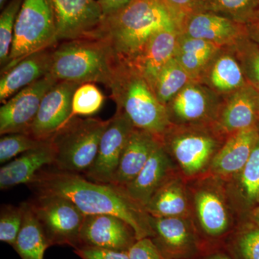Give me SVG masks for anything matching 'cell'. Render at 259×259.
<instances>
[{
	"mask_svg": "<svg viewBox=\"0 0 259 259\" xmlns=\"http://www.w3.org/2000/svg\"><path fill=\"white\" fill-rule=\"evenodd\" d=\"M105 96L95 83L80 84L72 98V117H90L101 110Z\"/></svg>",
	"mask_w": 259,
	"mask_h": 259,
	"instance_id": "1f68e13d",
	"label": "cell"
},
{
	"mask_svg": "<svg viewBox=\"0 0 259 259\" xmlns=\"http://www.w3.org/2000/svg\"><path fill=\"white\" fill-rule=\"evenodd\" d=\"M24 202L20 206L4 204L0 211V241L12 246L15 241L23 222Z\"/></svg>",
	"mask_w": 259,
	"mask_h": 259,
	"instance_id": "e575fe53",
	"label": "cell"
},
{
	"mask_svg": "<svg viewBox=\"0 0 259 259\" xmlns=\"http://www.w3.org/2000/svg\"><path fill=\"white\" fill-rule=\"evenodd\" d=\"M166 2L178 15L181 23L185 16L197 11L199 0H166Z\"/></svg>",
	"mask_w": 259,
	"mask_h": 259,
	"instance_id": "ab89813d",
	"label": "cell"
},
{
	"mask_svg": "<svg viewBox=\"0 0 259 259\" xmlns=\"http://www.w3.org/2000/svg\"><path fill=\"white\" fill-rule=\"evenodd\" d=\"M182 218L151 216V239L163 258L190 259L198 253L197 237Z\"/></svg>",
	"mask_w": 259,
	"mask_h": 259,
	"instance_id": "e0dca14e",
	"label": "cell"
},
{
	"mask_svg": "<svg viewBox=\"0 0 259 259\" xmlns=\"http://www.w3.org/2000/svg\"><path fill=\"white\" fill-rule=\"evenodd\" d=\"M28 185L35 193L69 199L85 215L111 214L121 218L134 229L137 240L153 236L151 216L118 186L97 183L79 174L57 169H42Z\"/></svg>",
	"mask_w": 259,
	"mask_h": 259,
	"instance_id": "6da1fadb",
	"label": "cell"
},
{
	"mask_svg": "<svg viewBox=\"0 0 259 259\" xmlns=\"http://www.w3.org/2000/svg\"><path fill=\"white\" fill-rule=\"evenodd\" d=\"M193 79L175 58L158 75L153 90L158 101L166 105Z\"/></svg>",
	"mask_w": 259,
	"mask_h": 259,
	"instance_id": "f1b7e54d",
	"label": "cell"
},
{
	"mask_svg": "<svg viewBox=\"0 0 259 259\" xmlns=\"http://www.w3.org/2000/svg\"><path fill=\"white\" fill-rule=\"evenodd\" d=\"M110 120L74 117L51 138L55 150L53 166L59 171H87L96 158L100 140Z\"/></svg>",
	"mask_w": 259,
	"mask_h": 259,
	"instance_id": "5b68a950",
	"label": "cell"
},
{
	"mask_svg": "<svg viewBox=\"0 0 259 259\" xmlns=\"http://www.w3.org/2000/svg\"><path fill=\"white\" fill-rule=\"evenodd\" d=\"M258 92L250 84L224 96L214 122L216 134L231 136L242 130L258 125Z\"/></svg>",
	"mask_w": 259,
	"mask_h": 259,
	"instance_id": "2e32d148",
	"label": "cell"
},
{
	"mask_svg": "<svg viewBox=\"0 0 259 259\" xmlns=\"http://www.w3.org/2000/svg\"><path fill=\"white\" fill-rule=\"evenodd\" d=\"M163 259H177V258H163Z\"/></svg>",
	"mask_w": 259,
	"mask_h": 259,
	"instance_id": "c3c4849f",
	"label": "cell"
},
{
	"mask_svg": "<svg viewBox=\"0 0 259 259\" xmlns=\"http://www.w3.org/2000/svg\"><path fill=\"white\" fill-rule=\"evenodd\" d=\"M8 1V0H0V8H1L2 10H3V8H5V4H6Z\"/></svg>",
	"mask_w": 259,
	"mask_h": 259,
	"instance_id": "f6af8a7d",
	"label": "cell"
},
{
	"mask_svg": "<svg viewBox=\"0 0 259 259\" xmlns=\"http://www.w3.org/2000/svg\"><path fill=\"white\" fill-rule=\"evenodd\" d=\"M201 82L221 96L231 95L248 84L241 65L228 48L212 61Z\"/></svg>",
	"mask_w": 259,
	"mask_h": 259,
	"instance_id": "d4e9b609",
	"label": "cell"
},
{
	"mask_svg": "<svg viewBox=\"0 0 259 259\" xmlns=\"http://www.w3.org/2000/svg\"><path fill=\"white\" fill-rule=\"evenodd\" d=\"M51 246H80L83 214L69 199L53 194L35 193L28 202Z\"/></svg>",
	"mask_w": 259,
	"mask_h": 259,
	"instance_id": "52a82bcc",
	"label": "cell"
},
{
	"mask_svg": "<svg viewBox=\"0 0 259 259\" xmlns=\"http://www.w3.org/2000/svg\"><path fill=\"white\" fill-rule=\"evenodd\" d=\"M179 34L180 30L177 28L156 32L148 39L138 55L127 62L147 80L152 89L161 70L175 57Z\"/></svg>",
	"mask_w": 259,
	"mask_h": 259,
	"instance_id": "ac0fdd59",
	"label": "cell"
},
{
	"mask_svg": "<svg viewBox=\"0 0 259 259\" xmlns=\"http://www.w3.org/2000/svg\"><path fill=\"white\" fill-rule=\"evenodd\" d=\"M258 9L259 0H199L195 13L211 12L249 25Z\"/></svg>",
	"mask_w": 259,
	"mask_h": 259,
	"instance_id": "f546056e",
	"label": "cell"
},
{
	"mask_svg": "<svg viewBox=\"0 0 259 259\" xmlns=\"http://www.w3.org/2000/svg\"><path fill=\"white\" fill-rule=\"evenodd\" d=\"M117 62L104 39L66 40L54 47L49 74L59 81L100 83L109 88Z\"/></svg>",
	"mask_w": 259,
	"mask_h": 259,
	"instance_id": "277c9868",
	"label": "cell"
},
{
	"mask_svg": "<svg viewBox=\"0 0 259 259\" xmlns=\"http://www.w3.org/2000/svg\"><path fill=\"white\" fill-rule=\"evenodd\" d=\"M250 219L255 226L259 227V206L253 209L250 212Z\"/></svg>",
	"mask_w": 259,
	"mask_h": 259,
	"instance_id": "ee69618b",
	"label": "cell"
},
{
	"mask_svg": "<svg viewBox=\"0 0 259 259\" xmlns=\"http://www.w3.org/2000/svg\"><path fill=\"white\" fill-rule=\"evenodd\" d=\"M196 208L204 233L210 238L222 236L228 228L226 206L221 199L210 191H201L196 195Z\"/></svg>",
	"mask_w": 259,
	"mask_h": 259,
	"instance_id": "83f0119b",
	"label": "cell"
},
{
	"mask_svg": "<svg viewBox=\"0 0 259 259\" xmlns=\"http://www.w3.org/2000/svg\"><path fill=\"white\" fill-rule=\"evenodd\" d=\"M145 210L153 218L182 217L187 212V201L182 184L166 181L153 194Z\"/></svg>",
	"mask_w": 259,
	"mask_h": 259,
	"instance_id": "4316f807",
	"label": "cell"
},
{
	"mask_svg": "<svg viewBox=\"0 0 259 259\" xmlns=\"http://www.w3.org/2000/svg\"><path fill=\"white\" fill-rule=\"evenodd\" d=\"M202 259H234L231 255L227 254L223 252H213L209 254L206 255Z\"/></svg>",
	"mask_w": 259,
	"mask_h": 259,
	"instance_id": "7bdbcfd3",
	"label": "cell"
},
{
	"mask_svg": "<svg viewBox=\"0 0 259 259\" xmlns=\"http://www.w3.org/2000/svg\"><path fill=\"white\" fill-rule=\"evenodd\" d=\"M23 0H10L0 15V63L2 68L8 63L13 45L15 23Z\"/></svg>",
	"mask_w": 259,
	"mask_h": 259,
	"instance_id": "d6a6232c",
	"label": "cell"
},
{
	"mask_svg": "<svg viewBox=\"0 0 259 259\" xmlns=\"http://www.w3.org/2000/svg\"><path fill=\"white\" fill-rule=\"evenodd\" d=\"M53 3L59 42L99 37L104 15L98 0H53Z\"/></svg>",
	"mask_w": 259,
	"mask_h": 259,
	"instance_id": "8fae6325",
	"label": "cell"
},
{
	"mask_svg": "<svg viewBox=\"0 0 259 259\" xmlns=\"http://www.w3.org/2000/svg\"><path fill=\"white\" fill-rule=\"evenodd\" d=\"M161 142L168 146L181 168L189 176L203 169L218 144L214 135L195 126L177 130L173 125Z\"/></svg>",
	"mask_w": 259,
	"mask_h": 259,
	"instance_id": "ba28073f",
	"label": "cell"
},
{
	"mask_svg": "<svg viewBox=\"0 0 259 259\" xmlns=\"http://www.w3.org/2000/svg\"><path fill=\"white\" fill-rule=\"evenodd\" d=\"M180 25L166 0H133L104 18L100 38L110 44L117 60L128 62L153 34L163 29L180 30Z\"/></svg>",
	"mask_w": 259,
	"mask_h": 259,
	"instance_id": "7a4b0ae2",
	"label": "cell"
},
{
	"mask_svg": "<svg viewBox=\"0 0 259 259\" xmlns=\"http://www.w3.org/2000/svg\"><path fill=\"white\" fill-rule=\"evenodd\" d=\"M224 48L202 39L179 34L175 59L193 81L201 82L212 61Z\"/></svg>",
	"mask_w": 259,
	"mask_h": 259,
	"instance_id": "cb8c5ba5",
	"label": "cell"
},
{
	"mask_svg": "<svg viewBox=\"0 0 259 259\" xmlns=\"http://www.w3.org/2000/svg\"><path fill=\"white\" fill-rule=\"evenodd\" d=\"M241 173V187L245 197L255 201L259 194V137Z\"/></svg>",
	"mask_w": 259,
	"mask_h": 259,
	"instance_id": "d590c367",
	"label": "cell"
},
{
	"mask_svg": "<svg viewBox=\"0 0 259 259\" xmlns=\"http://www.w3.org/2000/svg\"><path fill=\"white\" fill-rule=\"evenodd\" d=\"M134 129L128 117L117 110L102 135L93 166L84 174L87 179L97 183L113 185L122 153Z\"/></svg>",
	"mask_w": 259,
	"mask_h": 259,
	"instance_id": "30bf717a",
	"label": "cell"
},
{
	"mask_svg": "<svg viewBox=\"0 0 259 259\" xmlns=\"http://www.w3.org/2000/svg\"><path fill=\"white\" fill-rule=\"evenodd\" d=\"M255 202H258V203L259 204V194L258 197H257L256 199H255Z\"/></svg>",
	"mask_w": 259,
	"mask_h": 259,
	"instance_id": "7dc6e473",
	"label": "cell"
},
{
	"mask_svg": "<svg viewBox=\"0 0 259 259\" xmlns=\"http://www.w3.org/2000/svg\"><path fill=\"white\" fill-rule=\"evenodd\" d=\"M161 143L153 134L135 128L122 153L113 185L125 188L139 175Z\"/></svg>",
	"mask_w": 259,
	"mask_h": 259,
	"instance_id": "603a6c76",
	"label": "cell"
},
{
	"mask_svg": "<svg viewBox=\"0 0 259 259\" xmlns=\"http://www.w3.org/2000/svg\"><path fill=\"white\" fill-rule=\"evenodd\" d=\"M54 48L45 49L24 58L14 66L2 73L0 102L4 103L15 94L49 74Z\"/></svg>",
	"mask_w": 259,
	"mask_h": 259,
	"instance_id": "44dd1931",
	"label": "cell"
},
{
	"mask_svg": "<svg viewBox=\"0 0 259 259\" xmlns=\"http://www.w3.org/2000/svg\"><path fill=\"white\" fill-rule=\"evenodd\" d=\"M180 32L227 49L248 36V25L211 12H197L182 19Z\"/></svg>",
	"mask_w": 259,
	"mask_h": 259,
	"instance_id": "5bb4252c",
	"label": "cell"
},
{
	"mask_svg": "<svg viewBox=\"0 0 259 259\" xmlns=\"http://www.w3.org/2000/svg\"><path fill=\"white\" fill-rule=\"evenodd\" d=\"M130 259H163L151 238L137 240L128 250Z\"/></svg>",
	"mask_w": 259,
	"mask_h": 259,
	"instance_id": "74e56055",
	"label": "cell"
},
{
	"mask_svg": "<svg viewBox=\"0 0 259 259\" xmlns=\"http://www.w3.org/2000/svg\"><path fill=\"white\" fill-rule=\"evenodd\" d=\"M258 137V125L228 136L223 147L213 156L211 163L213 173L230 176L241 172Z\"/></svg>",
	"mask_w": 259,
	"mask_h": 259,
	"instance_id": "7402d4cb",
	"label": "cell"
},
{
	"mask_svg": "<svg viewBox=\"0 0 259 259\" xmlns=\"http://www.w3.org/2000/svg\"><path fill=\"white\" fill-rule=\"evenodd\" d=\"M224 96L207 85L192 81L166 105L172 125H199L215 120Z\"/></svg>",
	"mask_w": 259,
	"mask_h": 259,
	"instance_id": "9c48e42d",
	"label": "cell"
},
{
	"mask_svg": "<svg viewBox=\"0 0 259 259\" xmlns=\"http://www.w3.org/2000/svg\"><path fill=\"white\" fill-rule=\"evenodd\" d=\"M231 250L236 259H259V227L238 233L231 242Z\"/></svg>",
	"mask_w": 259,
	"mask_h": 259,
	"instance_id": "8d00e7d4",
	"label": "cell"
},
{
	"mask_svg": "<svg viewBox=\"0 0 259 259\" xmlns=\"http://www.w3.org/2000/svg\"><path fill=\"white\" fill-rule=\"evenodd\" d=\"M74 253L81 259H130L128 251L93 247H79L75 248Z\"/></svg>",
	"mask_w": 259,
	"mask_h": 259,
	"instance_id": "f35d334b",
	"label": "cell"
},
{
	"mask_svg": "<svg viewBox=\"0 0 259 259\" xmlns=\"http://www.w3.org/2000/svg\"><path fill=\"white\" fill-rule=\"evenodd\" d=\"M55 150L51 139L37 147L20 155L0 168V189L7 190L31 183L39 172L53 165Z\"/></svg>",
	"mask_w": 259,
	"mask_h": 259,
	"instance_id": "d6986e66",
	"label": "cell"
},
{
	"mask_svg": "<svg viewBox=\"0 0 259 259\" xmlns=\"http://www.w3.org/2000/svg\"><path fill=\"white\" fill-rule=\"evenodd\" d=\"M24 207L23 225L13 248L21 259H44L51 245L28 202H24Z\"/></svg>",
	"mask_w": 259,
	"mask_h": 259,
	"instance_id": "484cf974",
	"label": "cell"
},
{
	"mask_svg": "<svg viewBox=\"0 0 259 259\" xmlns=\"http://www.w3.org/2000/svg\"><path fill=\"white\" fill-rule=\"evenodd\" d=\"M248 37L259 47V23L248 25Z\"/></svg>",
	"mask_w": 259,
	"mask_h": 259,
	"instance_id": "b9f144b4",
	"label": "cell"
},
{
	"mask_svg": "<svg viewBox=\"0 0 259 259\" xmlns=\"http://www.w3.org/2000/svg\"><path fill=\"white\" fill-rule=\"evenodd\" d=\"M101 6L104 18L113 14L121 8L128 5L133 0H98Z\"/></svg>",
	"mask_w": 259,
	"mask_h": 259,
	"instance_id": "60d3db41",
	"label": "cell"
},
{
	"mask_svg": "<svg viewBox=\"0 0 259 259\" xmlns=\"http://www.w3.org/2000/svg\"><path fill=\"white\" fill-rule=\"evenodd\" d=\"M172 162L163 144L153 151L139 175L124 190L130 197L145 209L150 199L169 180Z\"/></svg>",
	"mask_w": 259,
	"mask_h": 259,
	"instance_id": "ffe728a7",
	"label": "cell"
},
{
	"mask_svg": "<svg viewBox=\"0 0 259 259\" xmlns=\"http://www.w3.org/2000/svg\"><path fill=\"white\" fill-rule=\"evenodd\" d=\"M108 88L117 110L128 117L135 128L161 141L173 126L166 107L158 101L147 80L129 63L118 61Z\"/></svg>",
	"mask_w": 259,
	"mask_h": 259,
	"instance_id": "3957f363",
	"label": "cell"
},
{
	"mask_svg": "<svg viewBox=\"0 0 259 259\" xmlns=\"http://www.w3.org/2000/svg\"><path fill=\"white\" fill-rule=\"evenodd\" d=\"M58 42L53 0H23L15 23L9 59L1 74L30 54L55 47Z\"/></svg>",
	"mask_w": 259,
	"mask_h": 259,
	"instance_id": "8992f818",
	"label": "cell"
},
{
	"mask_svg": "<svg viewBox=\"0 0 259 259\" xmlns=\"http://www.w3.org/2000/svg\"><path fill=\"white\" fill-rule=\"evenodd\" d=\"M136 241L134 229L120 218L111 214L85 215L79 247L128 251Z\"/></svg>",
	"mask_w": 259,
	"mask_h": 259,
	"instance_id": "9a60e30c",
	"label": "cell"
},
{
	"mask_svg": "<svg viewBox=\"0 0 259 259\" xmlns=\"http://www.w3.org/2000/svg\"><path fill=\"white\" fill-rule=\"evenodd\" d=\"M258 107H259V92H258Z\"/></svg>",
	"mask_w": 259,
	"mask_h": 259,
	"instance_id": "681fc988",
	"label": "cell"
},
{
	"mask_svg": "<svg viewBox=\"0 0 259 259\" xmlns=\"http://www.w3.org/2000/svg\"><path fill=\"white\" fill-rule=\"evenodd\" d=\"M45 141L35 139L28 134L3 135L0 139V163H7L13 158L40 146Z\"/></svg>",
	"mask_w": 259,
	"mask_h": 259,
	"instance_id": "836d02e7",
	"label": "cell"
},
{
	"mask_svg": "<svg viewBox=\"0 0 259 259\" xmlns=\"http://www.w3.org/2000/svg\"><path fill=\"white\" fill-rule=\"evenodd\" d=\"M48 74L20 90L0 108V134H28L42 98L58 82Z\"/></svg>",
	"mask_w": 259,
	"mask_h": 259,
	"instance_id": "7c38bea8",
	"label": "cell"
},
{
	"mask_svg": "<svg viewBox=\"0 0 259 259\" xmlns=\"http://www.w3.org/2000/svg\"><path fill=\"white\" fill-rule=\"evenodd\" d=\"M259 23V9L258 10V12H257V14L255 15V18L254 22H253V23Z\"/></svg>",
	"mask_w": 259,
	"mask_h": 259,
	"instance_id": "bcb514c9",
	"label": "cell"
},
{
	"mask_svg": "<svg viewBox=\"0 0 259 259\" xmlns=\"http://www.w3.org/2000/svg\"><path fill=\"white\" fill-rule=\"evenodd\" d=\"M80 83L61 81L42 98L28 134L40 141L50 139L71 118L72 98Z\"/></svg>",
	"mask_w": 259,
	"mask_h": 259,
	"instance_id": "4fadbf2b",
	"label": "cell"
},
{
	"mask_svg": "<svg viewBox=\"0 0 259 259\" xmlns=\"http://www.w3.org/2000/svg\"><path fill=\"white\" fill-rule=\"evenodd\" d=\"M241 65L247 83L259 92V47L248 36L228 48Z\"/></svg>",
	"mask_w": 259,
	"mask_h": 259,
	"instance_id": "4dcf8cb0",
	"label": "cell"
}]
</instances>
